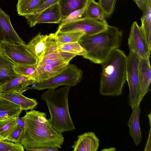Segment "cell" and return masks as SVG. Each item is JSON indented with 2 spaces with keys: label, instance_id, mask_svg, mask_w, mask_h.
Instances as JSON below:
<instances>
[{
  "label": "cell",
  "instance_id": "d4e9b609",
  "mask_svg": "<svg viewBox=\"0 0 151 151\" xmlns=\"http://www.w3.org/2000/svg\"><path fill=\"white\" fill-rule=\"evenodd\" d=\"M58 46L65 43L78 42L84 34L78 32H72L64 33H55Z\"/></svg>",
  "mask_w": 151,
  "mask_h": 151
},
{
  "label": "cell",
  "instance_id": "f1b7e54d",
  "mask_svg": "<svg viewBox=\"0 0 151 151\" xmlns=\"http://www.w3.org/2000/svg\"><path fill=\"white\" fill-rule=\"evenodd\" d=\"M24 148L19 143L0 140L1 151H24Z\"/></svg>",
  "mask_w": 151,
  "mask_h": 151
},
{
  "label": "cell",
  "instance_id": "9c48e42d",
  "mask_svg": "<svg viewBox=\"0 0 151 151\" xmlns=\"http://www.w3.org/2000/svg\"><path fill=\"white\" fill-rule=\"evenodd\" d=\"M0 51L15 64L33 65L38 60L27 50V45L4 42L0 45Z\"/></svg>",
  "mask_w": 151,
  "mask_h": 151
},
{
  "label": "cell",
  "instance_id": "603a6c76",
  "mask_svg": "<svg viewBox=\"0 0 151 151\" xmlns=\"http://www.w3.org/2000/svg\"><path fill=\"white\" fill-rule=\"evenodd\" d=\"M43 0H18L17 11L19 16H25L34 14Z\"/></svg>",
  "mask_w": 151,
  "mask_h": 151
},
{
  "label": "cell",
  "instance_id": "d6a6232c",
  "mask_svg": "<svg viewBox=\"0 0 151 151\" xmlns=\"http://www.w3.org/2000/svg\"><path fill=\"white\" fill-rule=\"evenodd\" d=\"M59 1V0H43L34 14L38 13L48 7L58 3Z\"/></svg>",
  "mask_w": 151,
  "mask_h": 151
},
{
  "label": "cell",
  "instance_id": "44dd1931",
  "mask_svg": "<svg viewBox=\"0 0 151 151\" xmlns=\"http://www.w3.org/2000/svg\"><path fill=\"white\" fill-rule=\"evenodd\" d=\"M22 111L18 105L0 97V120L19 116Z\"/></svg>",
  "mask_w": 151,
  "mask_h": 151
},
{
  "label": "cell",
  "instance_id": "cb8c5ba5",
  "mask_svg": "<svg viewBox=\"0 0 151 151\" xmlns=\"http://www.w3.org/2000/svg\"><path fill=\"white\" fill-rule=\"evenodd\" d=\"M140 20V28L149 45L151 47V0H147L146 8Z\"/></svg>",
  "mask_w": 151,
  "mask_h": 151
},
{
  "label": "cell",
  "instance_id": "8d00e7d4",
  "mask_svg": "<svg viewBox=\"0 0 151 151\" xmlns=\"http://www.w3.org/2000/svg\"><path fill=\"white\" fill-rule=\"evenodd\" d=\"M151 127L149 131L148 136L147 142L144 151H151Z\"/></svg>",
  "mask_w": 151,
  "mask_h": 151
},
{
  "label": "cell",
  "instance_id": "d590c367",
  "mask_svg": "<svg viewBox=\"0 0 151 151\" xmlns=\"http://www.w3.org/2000/svg\"><path fill=\"white\" fill-rule=\"evenodd\" d=\"M132 0L136 3L138 8L142 11L143 13L146 8L147 0Z\"/></svg>",
  "mask_w": 151,
  "mask_h": 151
},
{
  "label": "cell",
  "instance_id": "7a4b0ae2",
  "mask_svg": "<svg viewBox=\"0 0 151 151\" xmlns=\"http://www.w3.org/2000/svg\"><path fill=\"white\" fill-rule=\"evenodd\" d=\"M101 64L99 93L104 96L121 95L127 81V56L123 51L117 48Z\"/></svg>",
  "mask_w": 151,
  "mask_h": 151
},
{
  "label": "cell",
  "instance_id": "83f0119b",
  "mask_svg": "<svg viewBox=\"0 0 151 151\" xmlns=\"http://www.w3.org/2000/svg\"><path fill=\"white\" fill-rule=\"evenodd\" d=\"M37 66L36 64H15L14 69L15 73L20 76L31 77Z\"/></svg>",
  "mask_w": 151,
  "mask_h": 151
},
{
  "label": "cell",
  "instance_id": "4dcf8cb0",
  "mask_svg": "<svg viewBox=\"0 0 151 151\" xmlns=\"http://www.w3.org/2000/svg\"><path fill=\"white\" fill-rule=\"evenodd\" d=\"M86 6L71 12L65 19L60 22L61 24L68 23L84 18L83 14Z\"/></svg>",
  "mask_w": 151,
  "mask_h": 151
},
{
  "label": "cell",
  "instance_id": "5b68a950",
  "mask_svg": "<svg viewBox=\"0 0 151 151\" xmlns=\"http://www.w3.org/2000/svg\"><path fill=\"white\" fill-rule=\"evenodd\" d=\"M58 46L55 33L48 35L44 53L37 62V67L31 77L35 83L41 82L58 74L69 64L61 58Z\"/></svg>",
  "mask_w": 151,
  "mask_h": 151
},
{
  "label": "cell",
  "instance_id": "277c9868",
  "mask_svg": "<svg viewBox=\"0 0 151 151\" xmlns=\"http://www.w3.org/2000/svg\"><path fill=\"white\" fill-rule=\"evenodd\" d=\"M71 86H65L58 89H48L42 94L41 98L46 103L51 126L58 132H63L75 129L70 113L68 96Z\"/></svg>",
  "mask_w": 151,
  "mask_h": 151
},
{
  "label": "cell",
  "instance_id": "4fadbf2b",
  "mask_svg": "<svg viewBox=\"0 0 151 151\" xmlns=\"http://www.w3.org/2000/svg\"><path fill=\"white\" fill-rule=\"evenodd\" d=\"M139 89L137 105H139L149 91L151 81V69L149 58H140L139 65Z\"/></svg>",
  "mask_w": 151,
  "mask_h": 151
},
{
  "label": "cell",
  "instance_id": "ab89813d",
  "mask_svg": "<svg viewBox=\"0 0 151 151\" xmlns=\"http://www.w3.org/2000/svg\"><path fill=\"white\" fill-rule=\"evenodd\" d=\"M1 88V87H0V93Z\"/></svg>",
  "mask_w": 151,
  "mask_h": 151
},
{
  "label": "cell",
  "instance_id": "f546056e",
  "mask_svg": "<svg viewBox=\"0 0 151 151\" xmlns=\"http://www.w3.org/2000/svg\"><path fill=\"white\" fill-rule=\"evenodd\" d=\"M117 0H99L98 3L104 10L106 18H109L113 13Z\"/></svg>",
  "mask_w": 151,
  "mask_h": 151
},
{
  "label": "cell",
  "instance_id": "3957f363",
  "mask_svg": "<svg viewBox=\"0 0 151 151\" xmlns=\"http://www.w3.org/2000/svg\"><path fill=\"white\" fill-rule=\"evenodd\" d=\"M123 32L109 25L105 30L93 35L83 34L78 41L86 51L83 56L96 64H101L110 52L121 45Z\"/></svg>",
  "mask_w": 151,
  "mask_h": 151
},
{
  "label": "cell",
  "instance_id": "ffe728a7",
  "mask_svg": "<svg viewBox=\"0 0 151 151\" xmlns=\"http://www.w3.org/2000/svg\"><path fill=\"white\" fill-rule=\"evenodd\" d=\"M90 0H59L58 4L61 15L60 22L72 12L85 7Z\"/></svg>",
  "mask_w": 151,
  "mask_h": 151
},
{
  "label": "cell",
  "instance_id": "ba28073f",
  "mask_svg": "<svg viewBox=\"0 0 151 151\" xmlns=\"http://www.w3.org/2000/svg\"><path fill=\"white\" fill-rule=\"evenodd\" d=\"M109 25L108 23L85 17L68 23L60 24L56 32H78L91 35L105 30Z\"/></svg>",
  "mask_w": 151,
  "mask_h": 151
},
{
  "label": "cell",
  "instance_id": "484cf974",
  "mask_svg": "<svg viewBox=\"0 0 151 151\" xmlns=\"http://www.w3.org/2000/svg\"><path fill=\"white\" fill-rule=\"evenodd\" d=\"M17 126L16 117L0 120V135L7 139Z\"/></svg>",
  "mask_w": 151,
  "mask_h": 151
},
{
  "label": "cell",
  "instance_id": "d6986e66",
  "mask_svg": "<svg viewBox=\"0 0 151 151\" xmlns=\"http://www.w3.org/2000/svg\"><path fill=\"white\" fill-rule=\"evenodd\" d=\"M47 35L39 33L27 45V50L37 59L38 62L41 59L44 53Z\"/></svg>",
  "mask_w": 151,
  "mask_h": 151
},
{
  "label": "cell",
  "instance_id": "e575fe53",
  "mask_svg": "<svg viewBox=\"0 0 151 151\" xmlns=\"http://www.w3.org/2000/svg\"><path fill=\"white\" fill-rule=\"evenodd\" d=\"M28 151H58V148L52 147H41L34 148H29L25 149Z\"/></svg>",
  "mask_w": 151,
  "mask_h": 151
},
{
  "label": "cell",
  "instance_id": "8992f818",
  "mask_svg": "<svg viewBox=\"0 0 151 151\" xmlns=\"http://www.w3.org/2000/svg\"><path fill=\"white\" fill-rule=\"evenodd\" d=\"M83 76L82 70L75 65L69 63L65 68L58 74L39 83H35L31 89L41 90L56 89L61 86H73L81 81Z\"/></svg>",
  "mask_w": 151,
  "mask_h": 151
},
{
  "label": "cell",
  "instance_id": "e0dca14e",
  "mask_svg": "<svg viewBox=\"0 0 151 151\" xmlns=\"http://www.w3.org/2000/svg\"><path fill=\"white\" fill-rule=\"evenodd\" d=\"M15 64L0 51V87L8 82L20 76L14 69Z\"/></svg>",
  "mask_w": 151,
  "mask_h": 151
},
{
  "label": "cell",
  "instance_id": "6da1fadb",
  "mask_svg": "<svg viewBox=\"0 0 151 151\" xmlns=\"http://www.w3.org/2000/svg\"><path fill=\"white\" fill-rule=\"evenodd\" d=\"M24 123L20 142L24 149L41 147L61 148L64 141L62 133L50 125L44 112L32 110L22 117Z\"/></svg>",
  "mask_w": 151,
  "mask_h": 151
},
{
  "label": "cell",
  "instance_id": "30bf717a",
  "mask_svg": "<svg viewBox=\"0 0 151 151\" xmlns=\"http://www.w3.org/2000/svg\"><path fill=\"white\" fill-rule=\"evenodd\" d=\"M128 45L129 50L136 52L141 58H150L151 47L149 45L140 26L136 21L132 25Z\"/></svg>",
  "mask_w": 151,
  "mask_h": 151
},
{
  "label": "cell",
  "instance_id": "ac0fdd59",
  "mask_svg": "<svg viewBox=\"0 0 151 151\" xmlns=\"http://www.w3.org/2000/svg\"><path fill=\"white\" fill-rule=\"evenodd\" d=\"M0 97L18 105L22 111L33 110L38 104L36 99L27 98L20 93H0Z\"/></svg>",
  "mask_w": 151,
  "mask_h": 151
},
{
  "label": "cell",
  "instance_id": "52a82bcc",
  "mask_svg": "<svg viewBox=\"0 0 151 151\" xmlns=\"http://www.w3.org/2000/svg\"><path fill=\"white\" fill-rule=\"evenodd\" d=\"M140 57L135 51L130 50L127 56V81L129 92L128 102L132 109L137 105L139 89V65Z\"/></svg>",
  "mask_w": 151,
  "mask_h": 151
},
{
  "label": "cell",
  "instance_id": "1f68e13d",
  "mask_svg": "<svg viewBox=\"0 0 151 151\" xmlns=\"http://www.w3.org/2000/svg\"><path fill=\"white\" fill-rule=\"evenodd\" d=\"M23 131V129L17 126L14 131L7 138L6 141L20 143L22 137Z\"/></svg>",
  "mask_w": 151,
  "mask_h": 151
},
{
  "label": "cell",
  "instance_id": "7402d4cb",
  "mask_svg": "<svg viewBox=\"0 0 151 151\" xmlns=\"http://www.w3.org/2000/svg\"><path fill=\"white\" fill-rule=\"evenodd\" d=\"M83 16L87 18L107 23L105 13L98 2L90 0L85 9Z\"/></svg>",
  "mask_w": 151,
  "mask_h": 151
},
{
  "label": "cell",
  "instance_id": "5bb4252c",
  "mask_svg": "<svg viewBox=\"0 0 151 151\" xmlns=\"http://www.w3.org/2000/svg\"><path fill=\"white\" fill-rule=\"evenodd\" d=\"M99 145V140L95 133L88 132L79 135L72 146L73 151H96Z\"/></svg>",
  "mask_w": 151,
  "mask_h": 151
},
{
  "label": "cell",
  "instance_id": "2e32d148",
  "mask_svg": "<svg viewBox=\"0 0 151 151\" xmlns=\"http://www.w3.org/2000/svg\"><path fill=\"white\" fill-rule=\"evenodd\" d=\"M140 113V105H136L132 109V112L127 124L129 128V134L132 138L136 146L140 144L142 139L139 122Z\"/></svg>",
  "mask_w": 151,
  "mask_h": 151
},
{
  "label": "cell",
  "instance_id": "8fae6325",
  "mask_svg": "<svg viewBox=\"0 0 151 151\" xmlns=\"http://www.w3.org/2000/svg\"><path fill=\"white\" fill-rule=\"evenodd\" d=\"M29 27H32L41 23H58L61 19L59 4H56L36 14L24 16Z\"/></svg>",
  "mask_w": 151,
  "mask_h": 151
},
{
  "label": "cell",
  "instance_id": "9a60e30c",
  "mask_svg": "<svg viewBox=\"0 0 151 151\" xmlns=\"http://www.w3.org/2000/svg\"><path fill=\"white\" fill-rule=\"evenodd\" d=\"M34 83L30 77L19 76L1 87L0 93L18 92L22 93L30 88L28 86Z\"/></svg>",
  "mask_w": 151,
  "mask_h": 151
},
{
  "label": "cell",
  "instance_id": "836d02e7",
  "mask_svg": "<svg viewBox=\"0 0 151 151\" xmlns=\"http://www.w3.org/2000/svg\"><path fill=\"white\" fill-rule=\"evenodd\" d=\"M61 58L66 63H69L70 61L74 58L77 56L75 54L65 52L59 51Z\"/></svg>",
  "mask_w": 151,
  "mask_h": 151
},
{
  "label": "cell",
  "instance_id": "74e56055",
  "mask_svg": "<svg viewBox=\"0 0 151 151\" xmlns=\"http://www.w3.org/2000/svg\"><path fill=\"white\" fill-rule=\"evenodd\" d=\"M16 121L17 126L24 129V121L22 117L19 116L16 117Z\"/></svg>",
  "mask_w": 151,
  "mask_h": 151
},
{
  "label": "cell",
  "instance_id": "4316f807",
  "mask_svg": "<svg viewBox=\"0 0 151 151\" xmlns=\"http://www.w3.org/2000/svg\"><path fill=\"white\" fill-rule=\"evenodd\" d=\"M58 50L72 53L77 55L84 56L86 51L78 42L67 43L58 47Z\"/></svg>",
  "mask_w": 151,
  "mask_h": 151
},
{
  "label": "cell",
  "instance_id": "7c38bea8",
  "mask_svg": "<svg viewBox=\"0 0 151 151\" xmlns=\"http://www.w3.org/2000/svg\"><path fill=\"white\" fill-rule=\"evenodd\" d=\"M4 42L25 43L13 28L10 16L0 7V45Z\"/></svg>",
  "mask_w": 151,
  "mask_h": 151
},
{
  "label": "cell",
  "instance_id": "f35d334b",
  "mask_svg": "<svg viewBox=\"0 0 151 151\" xmlns=\"http://www.w3.org/2000/svg\"><path fill=\"white\" fill-rule=\"evenodd\" d=\"M7 138L4 137L0 135V140H5L6 141Z\"/></svg>",
  "mask_w": 151,
  "mask_h": 151
}]
</instances>
